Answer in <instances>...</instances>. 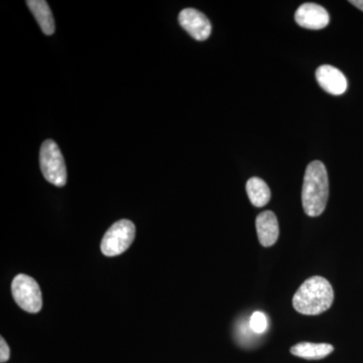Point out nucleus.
<instances>
[{
    "mask_svg": "<svg viewBox=\"0 0 363 363\" xmlns=\"http://www.w3.org/2000/svg\"><path fill=\"white\" fill-rule=\"evenodd\" d=\"M11 293L14 301L26 312L39 313L43 307L42 292L35 279L20 274L13 279Z\"/></svg>",
    "mask_w": 363,
    "mask_h": 363,
    "instance_id": "5",
    "label": "nucleus"
},
{
    "mask_svg": "<svg viewBox=\"0 0 363 363\" xmlns=\"http://www.w3.org/2000/svg\"><path fill=\"white\" fill-rule=\"evenodd\" d=\"M350 4H353L358 9L363 11V0H350Z\"/></svg>",
    "mask_w": 363,
    "mask_h": 363,
    "instance_id": "15",
    "label": "nucleus"
},
{
    "mask_svg": "<svg viewBox=\"0 0 363 363\" xmlns=\"http://www.w3.org/2000/svg\"><path fill=\"white\" fill-rule=\"evenodd\" d=\"M250 327L255 333H264L267 328V319L266 315L259 311L253 313L252 317H250Z\"/></svg>",
    "mask_w": 363,
    "mask_h": 363,
    "instance_id": "13",
    "label": "nucleus"
},
{
    "mask_svg": "<svg viewBox=\"0 0 363 363\" xmlns=\"http://www.w3.org/2000/svg\"><path fill=\"white\" fill-rule=\"evenodd\" d=\"M40 166L45 180L57 187H63L67 183L65 160L61 150L52 140L44 142L40 150Z\"/></svg>",
    "mask_w": 363,
    "mask_h": 363,
    "instance_id": "3",
    "label": "nucleus"
},
{
    "mask_svg": "<svg viewBox=\"0 0 363 363\" xmlns=\"http://www.w3.org/2000/svg\"><path fill=\"white\" fill-rule=\"evenodd\" d=\"M333 350V346L328 343L301 342L291 348V353L304 359L320 360L328 357Z\"/></svg>",
    "mask_w": 363,
    "mask_h": 363,
    "instance_id": "11",
    "label": "nucleus"
},
{
    "mask_svg": "<svg viewBox=\"0 0 363 363\" xmlns=\"http://www.w3.org/2000/svg\"><path fill=\"white\" fill-rule=\"evenodd\" d=\"M179 23L193 39L205 40L211 35V23L206 16L197 9H183L179 14Z\"/></svg>",
    "mask_w": 363,
    "mask_h": 363,
    "instance_id": "6",
    "label": "nucleus"
},
{
    "mask_svg": "<svg viewBox=\"0 0 363 363\" xmlns=\"http://www.w3.org/2000/svg\"><path fill=\"white\" fill-rule=\"evenodd\" d=\"M295 20L298 26L308 30H322L329 25L330 16L319 4H304L296 11Z\"/></svg>",
    "mask_w": 363,
    "mask_h": 363,
    "instance_id": "7",
    "label": "nucleus"
},
{
    "mask_svg": "<svg viewBox=\"0 0 363 363\" xmlns=\"http://www.w3.org/2000/svg\"><path fill=\"white\" fill-rule=\"evenodd\" d=\"M11 357V350L4 337L0 338V362L6 363Z\"/></svg>",
    "mask_w": 363,
    "mask_h": 363,
    "instance_id": "14",
    "label": "nucleus"
},
{
    "mask_svg": "<svg viewBox=\"0 0 363 363\" xmlns=\"http://www.w3.org/2000/svg\"><path fill=\"white\" fill-rule=\"evenodd\" d=\"M247 193L253 206L264 207L271 200V190L266 182L257 177L247 181Z\"/></svg>",
    "mask_w": 363,
    "mask_h": 363,
    "instance_id": "12",
    "label": "nucleus"
},
{
    "mask_svg": "<svg viewBox=\"0 0 363 363\" xmlns=\"http://www.w3.org/2000/svg\"><path fill=\"white\" fill-rule=\"evenodd\" d=\"M35 20L42 28L43 33L51 35L55 33V21L51 9L45 0H28L26 1Z\"/></svg>",
    "mask_w": 363,
    "mask_h": 363,
    "instance_id": "10",
    "label": "nucleus"
},
{
    "mask_svg": "<svg viewBox=\"0 0 363 363\" xmlns=\"http://www.w3.org/2000/svg\"><path fill=\"white\" fill-rule=\"evenodd\" d=\"M320 87L332 95H341L347 89V80L340 70L330 65L320 66L316 71Z\"/></svg>",
    "mask_w": 363,
    "mask_h": 363,
    "instance_id": "8",
    "label": "nucleus"
},
{
    "mask_svg": "<svg viewBox=\"0 0 363 363\" xmlns=\"http://www.w3.org/2000/svg\"><path fill=\"white\" fill-rule=\"evenodd\" d=\"M334 291L328 279L312 277L301 285L293 298L294 309L304 315H319L333 304Z\"/></svg>",
    "mask_w": 363,
    "mask_h": 363,
    "instance_id": "2",
    "label": "nucleus"
},
{
    "mask_svg": "<svg viewBox=\"0 0 363 363\" xmlns=\"http://www.w3.org/2000/svg\"><path fill=\"white\" fill-rule=\"evenodd\" d=\"M329 197V180L323 162L314 161L306 169L302 189V204L308 216L323 213Z\"/></svg>",
    "mask_w": 363,
    "mask_h": 363,
    "instance_id": "1",
    "label": "nucleus"
},
{
    "mask_svg": "<svg viewBox=\"0 0 363 363\" xmlns=\"http://www.w3.org/2000/svg\"><path fill=\"white\" fill-rule=\"evenodd\" d=\"M135 238V226L130 220L116 222L104 234L101 252L106 257H116L130 248Z\"/></svg>",
    "mask_w": 363,
    "mask_h": 363,
    "instance_id": "4",
    "label": "nucleus"
},
{
    "mask_svg": "<svg viewBox=\"0 0 363 363\" xmlns=\"http://www.w3.org/2000/svg\"><path fill=\"white\" fill-rule=\"evenodd\" d=\"M257 236L260 245L264 247H269L277 242L279 238V228L278 218L274 212L264 211L257 217L255 220Z\"/></svg>",
    "mask_w": 363,
    "mask_h": 363,
    "instance_id": "9",
    "label": "nucleus"
}]
</instances>
